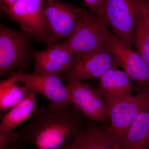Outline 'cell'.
Instances as JSON below:
<instances>
[{
    "label": "cell",
    "instance_id": "24",
    "mask_svg": "<svg viewBox=\"0 0 149 149\" xmlns=\"http://www.w3.org/2000/svg\"><path fill=\"white\" fill-rule=\"evenodd\" d=\"M148 149H149V148H148Z\"/></svg>",
    "mask_w": 149,
    "mask_h": 149
},
{
    "label": "cell",
    "instance_id": "19",
    "mask_svg": "<svg viewBox=\"0 0 149 149\" xmlns=\"http://www.w3.org/2000/svg\"><path fill=\"white\" fill-rule=\"evenodd\" d=\"M18 140H19L18 132L0 130V149H6L11 144Z\"/></svg>",
    "mask_w": 149,
    "mask_h": 149
},
{
    "label": "cell",
    "instance_id": "22",
    "mask_svg": "<svg viewBox=\"0 0 149 149\" xmlns=\"http://www.w3.org/2000/svg\"><path fill=\"white\" fill-rule=\"evenodd\" d=\"M19 0H1V7L3 10L12 6Z\"/></svg>",
    "mask_w": 149,
    "mask_h": 149
},
{
    "label": "cell",
    "instance_id": "6",
    "mask_svg": "<svg viewBox=\"0 0 149 149\" xmlns=\"http://www.w3.org/2000/svg\"><path fill=\"white\" fill-rule=\"evenodd\" d=\"M149 106V88H143L109 109V129L120 146L134 120Z\"/></svg>",
    "mask_w": 149,
    "mask_h": 149
},
{
    "label": "cell",
    "instance_id": "18",
    "mask_svg": "<svg viewBox=\"0 0 149 149\" xmlns=\"http://www.w3.org/2000/svg\"><path fill=\"white\" fill-rule=\"evenodd\" d=\"M149 67V28L140 13L133 37V45Z\"/></svg>",
    "mask_w": 149,
    "mask_h": 149
},
{
    "label": "cell",
    "instance_id": "17",
    "mask_svg": "<svg viewBox=\"0 0 149 149\" xmlns=\"http://www.w3.org/2000/svg\"><path fill=\"white\" fill-rule=\"evenodd\" d=\"M27 87L18 85L10 78L0 83V111L10 110L19 104L24 98Z\"/></svg>",
    "mask_w": 149,
    "mask_h": 149
},
{
    "label": "cell",
    "instance_id": "2",
    "mask_svg": "<svg viewBox=\"0 0 149 149\" xmlns=\"http://www.w3.org/2000/svg\"><path fill=\"white\" fill-rule=\"evenodd\" d=\"M43 3L48 47L72 37L88 12L60 0H43Z\"/></svg>",
    "mask_w": 149,
    "mask_h": 149
},
{
    "label": "cell",
    "instance_id": "9",
    "mask_svg": "<svg viewBox=\"0 0 149 149\" xmlns=\"http://www.w3.org/2000/svg\"><path fill=\"white\" fill-rule=\"evenodd\" d=\"M3 11L19 24L21 30L47 45L43 0H19Z\"/></svg>",
    "mask_w": 149,
    "mask_h": 149
},
{
    "label": "cell",
    "instance_id": "21",
    "mask_svg": "<svg viewBox=\"0 0 149 149\" xmlns=\"http://www.w3.org/2000/svg\"><path fill=\"white\" fill-rule=\"evenodd\" d=\"M141 14L149 28V0H141Z\"/></svg>",
    "mask_w": 149,
    "mask_h": 149
},
{
    "label": "cell",
    "instance_id": "5",
    "mask_svg": "<svg viewBox=\"0 0 149 149\" xmlns=\"http://www.w3.org/2000/svg\"><path fill=\"white\" fill-rule=\"evenodd\" d=\"M118 67L114 56L106 47L91 52L74 54L71 66L63 77L66 83L99 79L108 70Z\"/></svg>",
    "mask_w": 149,
    "mask_h": 149
},
{
    "label": "cell",
    "instance_id": "15",
    "mask_svg": "<svg viewBox=\"0 0 149 149\" xmlns=\"http://www.w3.org/2000/svg\"><path fill=\"white\" fill-rule=\"evenodd\" d=\"M37 109L35 93L27 87L21 102L9 110L2 118L0 130L13 131L17 127L32 117Z\"/></svg>",
    "mask_w": 149,
    "mask_h": 149
},
{
    "label": "cell",
    "instance_id": "11",
    "mask_svg": "<svg viewBox=\"0 0 149 149\" xmlns=\"http://www.w3.org/2000/svg\"><path fill=\"white\" fill-rule=\"evenodd\" d=\"M63 76L52 74H30L19 71L10 78L17 83H23L52 103L60 105L72 104L67 87L63 84Z\"/></svg>",
    "mask_w": 149,
    "mask_h": 149
},
{
    "label": "cell",
    "instance_id": "7",
    "mask_svg": "<svg viewBox=\"0 0 149 149\" xmlns=\"http://www.w3.org/2000/svg\"><path fill=\"white\" fill-rule=\"evenodd\" d=\"M66 85L72 104L80 113L94 122L107 124L108 107L97 89L78 80L68 81Z\"/></svg>",
    "mask_w": 149,
    "mask_h": 149
},
{
    "label": "cell",
    "instance_id": "12",
    "mask_svg": "<svg viewBox=\"0 0 149 149\" xmlns=\"http://www.w3.org/2000/svg\"><path fill=\"white\" fill-rule=\"evenodd\" d=\"M74 55L69 48L61 42L48 46L43 50L33 52L34 73L63 76L71 66Z\"/></svg>",
    "mask_w": 149,
    "mask_h": 149
},
{
    "label": "cell",
    "instance_id": "8",
    "mask_svg": "<svg viewBox=\"0 0 149 149\" xmlns=\"http://www.w3.org/2000/svg\"><path fill=\"white\" fill-rule=\"evenodd\" d=\"M105 47L114 56L118 66L141 89L149 88V67L136 51L128 47L107 29Z\"/></svg>",
    "mask_w": 149,
    "mask_h": 149
},
{
    "label": "cell",
    "instance_id": "13",
    "mask_svg": "<svg viewBox=\"0 0 149 149\" xmlns=\"http://www.w3.org/2000/svg\"><path fill=\"white\" fill-rule=\"evenodd\" d=\"M99 79L97 89L103 97L108 109L141 89L118 67L108 70Z\"/></svg>",
    "mask_w": 149,
    "mask_h": 149
},
{
    "label": "cell",
    "instance_id": "3",
    "mask_svg": "<svg viewBox=\"0 0 149 149\" xmlns=\"http://www.w3.org/2000/svg\"><path fill=\"white\" fill-rule=\"evenodd\" d=\"M141 0H104L95 14L128 47L141 13Z\"/></svg>",
    "mask_w": 149,
    "mask_h": 149
},
{
    "label": "cell",
    "instance_id": "10",
    "mask_svg": "<svg viewBox=\"0 0 149 149\" xmlns=\"http://www.w3.org/2000/svg\"><path fill=\"white\" fill-rule=\"evenodd\" d=\"M107 26L96 14L87 12L83 24L74 35L61 42L74 54L86 53L106 48Z\"/></svg>",
    "mask_w": 149,
    "mask_h": 149
},
{
    "label": "cell",
    "instance_id": "20",
    "mask_svg": "<svg viewBox=\"0 0 149 149\" xmlns=\"http://www.w3.org/2000/svg\"><path fill=\"white\" fill-rule=\"evenodd\" d=\"M85 1L88 7L90 9V11L95 14L98 10L104 0H83Z\"/></svg>",
    "mask_w": 149,
    "mask_h": 149
},
{
    "label": "cell",
    "instance_id": "23",
    "mask_svg": "<svg viewBox=\"0 0 149 149\" xmlns=\"http://www.w3.org/2000/svg\"><path fill=\"white\" fill-rule=\"evenodd\" d=\"M13 143L11 144L10 146H9L6 149H20L18 147L14 145Z\"/></svg>",
    "mask_w": 149,
    "mask_h": 149
},
{
    "label": "cell",
    "instance_id": "16",
    "mask_svg": "<svg viewBox=\"0 0 149 149\" xmlns=\"http://www.w3.org/2000/svg\"><path fill=\"white\" fill-rule=\"evenodd\" d=\"M149 148V106L137 116L129 128L120 149Z\"/></svg>",
    "mask_w": 149,
    "mask_h": 149
},
{
    "label": "cell",
    "instance_id": "14",
    "mask_svg": "<svg viewBox=\"0 0 149 149\" xmlns=\"http://www.w3.org/2000/svg\"><path fill=\"white\" fill-rule=\"evenodd\" d=\"M109 125L89 123L71 144L63 149H120Z\"/></svg>",
    "mask_w": 149,
    "mask_h": 149
},
{
    "label": "cell",
    "instance_id": "4",
    "mask_svg": "<svg viewBox=\"0 0 149 149\" xmlns=\"http://www.w3.org/2000/svg\"><path fill=\"white\" fill-rule=\"evenodd\" d=\"M31 36L24 31L0 24V75L14 68H23L29 62Z\"/></svg>",
    "mask_w": 149,
    "mask_h": 149
},
{
    "label": "cell",
    "instance_id": "1",
    "mask_svg": "<svg viewBox=\"0 0 149 149\" xmlns=\"http://www.w3.org/2000/svg\"><path fill=\"white\" fill-rule=\"evenodd\" d=\"M85 117L72 104L50 102L38 107L25 127L18 132L19 140L36 149H63L86 128L88 124Z\"/></svg>",
    "mask_w": 149,
    "mask_h": 149
}]
</instances>
